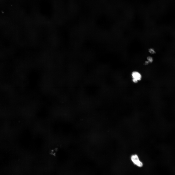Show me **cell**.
Returning <instances> with one entry per match:
<instances>
[{"label": "cell", "instance_id": "6da1fadb", "mask_svg": "<svg viewBox=\"0 0 175 175\" xmlns=\"http://www.w3.org/2000/svg\"><path fill=\"white\" fill-rule=\"evenodd\" d=\"M131 159L134 164L139 167L142 166L143 163L140 161L138 155L136 154L132 155L131 157Z\"/></svg>", "mask_w": 175, "mask_h": 175}, {"label": "cell", "instance_id": "7a4b0ae2", "mask_svg": "<svg viewBox=\"0 0 175 175\" xmlns=\"http://www.w3.org/2000/svg\"><path fill=\"white\" fill-rule=\"evenodd\" d=\"M132 75L133 79H136L138 81L140 80L141 79V75L137 72H133L132 73Z\"/></svg>", "mask_w": 175, "mask_h": 175}, {"label": "cell", "instance_id": "3957f363", "mask_svg": "<svg viewBox=\"0 0 175 175\" xmlns=\"http://www.w3.org/2000/svg\"><path fill=\"white\" fill-rule=\"evenodd\" d=\"M148 60V62H152L153 61V59L152 57L150 56H149L147 58Z\"/></svg>", "mask_w": 175, "mask_h": 175}, {"label": "cell", "instance_id": "277c9868", "mask_svg": "<svg viewBox=\"0 0 175 175\" xmlns=\"http://www.w3.org/2000/svg\"><path fill=\"white\" fill-rule=\"evenodd\" d=\"M149 53L151 54H153L155 52L154 50L151 48H150L149 49Z\"/></svg>", "mask_w": 175, "mask_h": 175}, {"label": "cell", "instance_id": "5b68a950", "mask_svg": "<svg viewBox=\"0 0 175 175\" xmlns=\"http://www.w3.org/2000/svg\"><path fill=\"white\" fill-rule=\"evenodd\" d=\"M138 80L134 79H133V81L135 83H137L138 82Z\"/></svg>", "mask_w": 175, "mask_h": 175}]
</instances>
